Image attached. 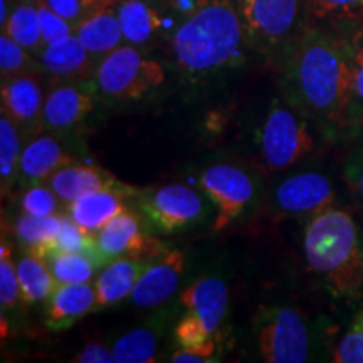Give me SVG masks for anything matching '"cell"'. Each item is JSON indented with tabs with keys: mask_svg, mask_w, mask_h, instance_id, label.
Masks as SVG:
<instances>
[{
	"mask_svg": "<svg viewBox=\"0 0 363 363\" xmlns=\"http://www.w3.org/2000/svg\"><path fill=\"white\" fill-rule=\"evenodd\" d=\"M283 96L326 142L348 136L350 62L335 27L310 22L278 61Z\"/></svg>",
	"mask_w": 363,
	"mask_h": 363,
	"instance_id": "1",
	"label": "cell"
},
{
	"mask_svg": "<svg viewBox=\"0 0 363 363\" xmlns=\"http://www.w3.org/2000/svg\"><path fill=\"white\" fill-rule=\"evenodd\" d=\"M246 48L235 0H195L170 39L174 65L189 81L207 79L239 66Z\"/></svg>",
	"mask_w": 363,
	"mask_h": 363,
	"instance_id": "2",
	"label": "cell"
},
{
	"mask_svg": "<svg viewBox=\"0 0 363 363\" xmlns=\"http://www.w3.org/2000/svg\"><path fill=\"white\" fill-rule=\"evenodd\" d=\"M303 251L310 271L331 296L363 294V246L357 222L345 208L330 207L306 220Z\"/></svg>",
	"mask_w": 363,
	"mask_h": 363,
	"instance_id": "3",
	"label": "cell"
},
{
	"mask_svg": "<svg viewBox=\"0 0 363 363\" xmlns=\"http://www.w3.org/2000/svg\"><path fill=\"white\" fill-rule=\"evenodd\" d=\"M249 48L278 61L310 24L308 0H235Z\"/></svg>",
	"mask_w": 363,
	"mask_h": 363,
	"instance_id": "4",
	"label": "cell"
},
{
	"mask_svg": "<svg viewBox=\"0 0 363 363\" xmlns=\"http://www.w3.org/2000/svg\"><path fill=\"white\" fill-rule=\"evenodd\" d=\"M91 81L99 98L113 103L136 101L165 83V69L135 45L126 44L98 62Z\"/></svg>",
	"mask_w": 363,
	"mask_h": 363,
	"instance_id": "5",
	"label": "cell"
},
{
	"mask_svg": "<svg viewBox=\"0 0 363 363\" xmlns=\"http://www.w3.org/2000/svg\"><path fill=\"white\" fill-rule=\"evenodd\" d=\"M207 195L189 185L169 184L138 190L133 208L142 216L150 233L175 234L202 225L212 216V202Z\"/></svg>",
	"mask_w": 363,
	"mask_h": 363,
	"instance_id": "6",
	"label": "cell"
},
{
	"mask_svg": "<svg viewBox=\"0 0 363 363\" xmlns=\"http://www.w3.org/2000/svg\"><path fill=\"white\" fill-rule=\"evenodd\" d=\"M259 357L267 363H305L311 357V335L301 313L291 306L261 305L252 320Z\"/></svg>",
	"mask_w": 363,
	"mask_h": 363,
	"instance_id": "7",
	"label": "cell"
},
{
	"mask_svg": "<svg viewBox=\"0 0 363 363\" xmlns=\"http://www.w3.org/2000/svg\"><path fill=\"white\" fill-rule=\"evenodd\" d=\"M315 150L311 123L288 101L274 98L261 135V155L269 172H284Z\"/></svg>",
	"mask_w": 363,
	"mask_h": 363,
	"instance_id": "8",
	"label": "cell"
},
{
	"mask_svg": "<svg viewBox=\"0 0 363 363\" xmlns=\"http://www.w3.org/2000/svg\"><path fill=\"white\" fill-rule=\"evenodd\" d=\"M199 187L216 208L214 233H220L239 219L256 195L252 177L230 163H217L203 170L199 177Z\"/></svg>",
	"mask_w": 363,
	"mask_h": 363,
	"instance_id": "9",
	"label": "cell"
},
{
	"mask_svg": "<svg viewBox=\"0 0 363 363\" xmlns=\"http://www.w3.org/2000/svg\"><path fill=\"white\" fill-rule=\"evenodd\" d=\"M337 202L333 182L320 172H299L286 177L271 194V208L279 217H306L320 214Z\"/></svg>",
	"mask_w": 363,
	"mask_h": 363,
	"instance_id": "10",
	"label": "cell"
},
{
	"mask_svg": "<svg viewBox=\"0 0 363 363\" xmlns=\"http://www.w3.org/2000/svg\"><path fill=\"white\" fill-rule=\"evenodd\" d=\"M96 242L106 262L118 257L153 261L169 249L162 239L150 233L135 208L121 212L108 222L98 233Z\"/></svg>",
	"mask_w": 363,
	"mask_h": 363,
	"instance_id": "11",
	"label": "cell"
},
{
	"mask_svg": "<svg viewBox=\"0 0 363 363\" xmlns=\"http://www.w3.org/2000/svg\"><path fill=\"white\" fill-rule=\"evenodd\" d=\"M98 91L93 81L54 86L45 94L43 123L44 131L67 135L78 130L96 110Z\"/></svg>",
	"mask_w": 363,
	"mask_h": 363,
	"instance_id": "12",
	"label": "cell"
},
{
	"mask_svg": "<svg viewBox=\"0 0 363 363\" xmlns=\"http://www.w3.org/2000/svg\"><path fill=\"white\" fill-rule=\"evenodd\" d=\"M43 78V72L38 69L2 81V113H6L17 125L26 142L44 131L45 94Z\"/></svg>",
	"mask_w": 363,
	"mask_h": 363,
	"instance_id": "13",
	"label": "cell"
},
{
	"mask_svg": "<svg viewBox=\"0 0 363 363\" xmlns=\"http://www.w3.org/2000/svg\"><path fill=\"white\" fill-rule=\"evenodd\" d=\"M39 69L51 88L61 84L83 83L93 78L98 59L81 44L76 34L44 45L38 56Z\"/></svg>",
	"mask_w": 363,
	"mask_h": 363,
	"instance_id": "14",
	"label": "cell"
},
{
	"mask_svg": "<svg viewBox=\"0 0 363 363\" xmlns=\"http://www.w3.org/2000/svg\"><path fill=\"white\" fill-rule=\"evenodd\" d=\"M185 269V251L167 249L140 276L130 303L136 308H160L174 298Z\"/></svg>",
	"mask_w": 363,
	"mask_h": 363,
	"instance_id": "15",
	"label": "cell"
},
{
	"mask_svg": "<svg viewBox=\"0 0 363 363\" xmlns=\"http://www.w3.org/2000/svg\"><path fill=\"white\" fill-rule=\"evenodd\" d=\"M78 162L61 143L57 135L44 133L27 140L22 150L17 187L26 190L33 185L48 184V180L62 167Z\"/></svg>",
	"mask_w": 363,
	"mask_h": 363,
	"instance_id": "16",
	"label": "cell"
},
{
	"mask_svg": "<svg viewBox=\"0 0 363 363\" xmlns=\"http://www.w3.org/2000/svg\"><path fill=\"white\" fill-rule=\"evenodd\" d=\"M138 189H110L99 190L74 202L67 203L66 214L78 224L86 234L96 238L99 230L121 212L133 208V199Z\"/></svg>",
	"mask_w": 363,
	"mask_h": 363,
	"instance_id": "17",
	"label": "cell"
},
{
	"mask_svg": "<svg viewBox=\"0 0 363 363\" xmlns=\"http://www.w3.org/2000/svg\"><path fill=\"white\" fill-rule=\"evenodd\" d=\"M179 303L216 335L227 315L229 286L220 276L207 274L195 279L179 296Z\"/></svg>",
	"mask_w": 363,
	"mask_h": 363,
	"instance_id": "18",
	"label": "cell"
},
{
	"mask_svg": "<svg viewBox=\"0 0 363 363\" xmlns=\"http://www.w3.org/2000/svg\"><path fill=\"white\" fill-rule=\"evenodd\" d=\"M48 185L57 194V197L66 206L74 202L76 199L83 197V195L99 192V190L131 189L130 185L118 180L115 175L103 169V167L81 162L62 167L48 180Z\"/></svg>",
	"mask_w": 363,
	"mask_h": 363,
	"instance_id": "19",
	"label": "cell"
},
{
	"mask_svg": "<svg viewBox=\"0 0 363 363\" xmlns=\"http://www.w3.org/2000/svg\"><path fill=\"white\" fill-rule=\"evenodd\" d=\"M96 311L94 284H59L51 298L45 301L44 325L51 331H62Z\"/></svg>",
	"mask_w": 363,
	"mask_h": 363,
	"instance_id": "20",
	"label": "cell"
},
{
	"mask_svg": "<svg viewBox=\"0 0 363 363\" xmlns=\"http://www.w3.org/2000/svg\"><path fill=\"white\" fill-rule=\"evenodd\" d=\"M174 311L160 310L157 315L118 337L111 345L116 363H152L157 360L163 331L169 326Z\"/></svg>",
	"mask_w": 363,
	"mask_h": 363,
	"instance_id": "21",
	"label": "cell"
},
{
	"mask_svg": "<svg viewBox=\"0 0 363 363\" xmlns=\"http://www.w3.org/2000/svg\"><path fill=\"white\" fill-rule=\"evenodd\" d=\"M330 26V24H328ZM331 27L342 34L350 62V104H348V136L363 133V17L342 21Z\"/></svg>",
	"mask_w": 363,
	"mask_h": 363,
	"instance_id": "22",
	"label": "cell"
},
{
	"mask_svg": "<svg viewBox=\"0 0 363 363\" xmlns=\"http://www.w3.org/2000/svg\"><path fill=\"white\" fill-rule=\"evenodd\" d=\"M152 261L133 259V257H118L106 262L98 271L94 279L96 289V311L120 305L131 296L140 276Z\"/></svg>",
	"mask_w": 363,
	"mask_h": 363,
	"instance_id": "23",
	"label": "cell"
},
{
	"mask_svg": "<svg viewBox=\"0 0 363 363\" xmlns=\"http://www.w3.org/2000/svg\"><path fill=\"white\" fill-rule=\"evenodd\" d=\"M74 34L98 61L125 43L115 7H104L93 12L74 27Z\"/></svg>",
	"mask_w": 363,
	"mask_h": 363,
	"instance_id": "24",
	"label": "cell"
},
{
	"mask_svg": "<svg viewBox=\"0 0 363 363\" xmlns=\"http://www.w3.org/2000/svg\"><path fill=\"white\" fill-rule=\"evenodd\" d=\"M115 9L126 44L142 48L162 33L163 17L147 0H121Z\"/></svg>",
	"mask_w": 363,
	"mask_h": 363,
	"instance_id": "25",
	"label": "cell"
},
{
	"mask_svg": "<svg viewBox=\"0 0 363 363\" xmlns=\"http://www.w3.org/2000/svg\"><path fill=\"white\" fill-rule=\"evenodd\" d=\"M16 269L24 306L45 303L59 286L49 266L35 252L24 251L16 259Z\"/></svg>",
	"mask_w": 363,
	"mask_h": 363,
	"instance_id": "26",
	"label": "cell"
},
{
	"mask_svg": "<svg viewBox=\"0 0 363 363\" xmlns=\"http://www.w3.org/2000/svg\"><path fill=\"white\" fill-rule=\"evenodd\" d=\"M26 138L6 113L0 116V189L2 197L12 194L21 170V157Z\"/></svg>",
	"mask_w": 363,
	"mask_h": 363,
	"instance_id": "27",
	"label": "cell"
},
{
	"mask_svg": "<svg viewBox=\"0 0 363 363\" xmlns=\"http://www.w3.org/2000/svg\"><path fill=\"white\" fill-rule=\"evenodd\" d=\"M65 214L54 216H33L21 212L13 222V235L24 247V251L43 254L56 240L59 229H61Z\"/></svg>",
	"mask_w": 363,
	"mask_h": 363,
	"instance_id": "28",
	"label": "cell"
},
{
	"mask_svg": "<svg viewBox=\"0 0 363 363\" xmlns=\"http://www.w3.org/2000/svg\"><path fill=\"white\" fill-rule=\"evenodd\" d=\"M40 257L49 266L57 284L91 283V279L101 269V266L93 257L81 252L54 251L51 249V251L40 254Z\"/></svg>",
	"mask_w": 363,
	"mask_h": 363,
	"instance_id": "29",
	"label": "cell"
},
{
	"mask_svg": "<svg viewBox=\"0 0 363 363\" xmlns=\"http://www.w3.org/2000/svg\"><path fill=\"white\" fill-rule=\"evenodd\" d=\"M2 33H6L9 38L21 44L33 56L34 54L39 56L45 44L43 40V34H40L38 9H35L34 0H24V2H19L12 9Z\"/></svg>",
	"mask_w": 363,
	"mask_h": 363,
	"instance_id": "30",
	"label": "cell"
},
{
	"mask_svg": "<svg viewBox=\"0 0 363 363\" xmlns=\"http://www.w3.org/2000/svg\"><path fill=\"white\" fill-rule=\"evenodd\" d=\"M51 249H54V251L81 252V254H86V256L93 257V259L96 261L101 267L106 264V261H104L103 254L98 247L96 238L86 234L84 230L81 229V227L76 224V222L72 220L67 214H65V217H62V224H61V229H59L56 240H54L52 246L45 249V251H51Z\"/></svg>",
	"mask_w": 363,
	"mask_h": 363,
	"instance_id": "31",
	"label": "cell"
},
{
	"mask_svg": "<svg viewBox=\"0 0 363 363\" xmlns=\"http://www.w3.org/2000/svg\"><path fill=\"white\" fill-rule=\"evenodd\" d=\"M311 22L337 24L363 17V0H308Z\"/></svg>",
	"mask_w": 363,
	"mask_h": 363,
	"instance_id": "32",
	"label": "cell"
},
{
	"mask_svg": "<svg viewBox=\"0 0 363 363\" xmlns=\"http://www.w3.org/2000/svg\"><path fill=\"white\" fill-rule=\"evenodd\" d=\"M38 69L39 62L34 61L33 54L22 48L21 44H17L12 38H9L6 33H2L0 35V74H2V81Z\"/></svg>",
	"mask_w": 363,
	"mask_h": 363,
	"instance_id": "33",
	"label": "cell"
},
{
	"mask_svg": "<svg viewBox=\"0 0 363 363\" xmlns=\"http://www.w3.org/2000/svg\"><path fill=\"white\" fill-rule=\"evenodd\" d=\"M19 207L21 212H26V214L54 216L62 214V211L67 206L57 197V194L48 184H39L22 192Z\"/></svg>",
	"mask_w": 363,
	"mask_h": 363,
	"instance_id": "34",
	"label": "cell"
},
{
	"mask_svg": "<svg viewBox=\"0 0 363 363\" xmlns=\"http://www.w3.org/2000/svg\"><path fill=\"white\" fill-rule=\"evenodd\" d=\"M331 360L337 363H363V308L353 315L348 330L335 347Z\"/></svg>",
	"mask_w": 363,
	"mask_h": 363,
	"instance_id": "35",
	"label": "cell"
},
{
	"mask_svg": "<svg viewBox=\"0 0 363 363\" xmlns=\"http://www.w3.org/2000/svg\"><path fill=\"white\" fill-rule=\"evenodd\" d=\"M0 303H2V311L24 305L19 279H17L16 261H12L11 247L6 246V240L2 242V251H0Z\"/></svg>",
	"mask_w": 363,
	"mask_h": 363,
	"instance_id": "36",
	"label": "cell"
},
{
	"mask_svg": "<svg viewBox=\"0 0 363 363\" xmlns=\"http://www.w3.org/2000/svg\"><path fill=\"white\" fill-rule=\"evenodd\" d=\"M34 4L35 9H38L40 34H43V40L45 45L74 34V26H72L71 22H67L65 17L59 16L57 12H54L52 9L48 6L45 0H34Z\"/></svg>",
	"mask_w": 363,
	"mask_h": 363,
	"instance_id": "37",
	"label": "cell"
},
{
	"mask_svg": "<svg viewBox=\"0 0 363 363\" xmlns=\"http://www.w3.org/2000/svg\"><path fill=\"white\" fill-rule=\"evenodd\" d=\"M174 337L179 348H192L207 343L208 340L216 338V335H212L197 316L187 311L177 321Z\"/></svg>",
	"mask_w": 363,
	"mask_h": 363,
	"instance_id": "38",
	"label": "cell"
},
{
	"mask_svg": "<svg viewBox=\"0 0 363 363\" xmlns=\"http://www.w3.org/2000/svg\"><path fill=\"white\" fill-rule=\"evenodd\" d=\"M45 2L74 27L93 12L104 9L103 0H45Z\"/></svg>",
	"mask_w": 363,
	"mask_h": 363,
	"instance_id": "39",
	"label": "cell"
},
{
	"mask_svg": "<svg viewBox=\"0 0 363 363\" xmlns=\"http://www.w3.org/2000/svg\"><path fill=\"white\" fill-rule=\"evenodd\" d=\"M345 180L363 211V143L358 145L348 158L345 165Z\"/></svg>",
	"mask_w": 363,
	"mask_h": 363,
	"instance_id": "40",
	"label": "cell"
},
{
	"mask_svg": "<svg viewBox=\"0 0 363 363\" xmlns=\"http://www.w3.org/2000/svg\"><path fill=\"white\" fill-rule=\"evenodd\" d=\"M216 352H217V343L216 338L208 340L207 343L199 345V347H192V348H179L172 353L170 362L174 363H207V362H214L216 358Z\"/></svg>",
	"mask_w": 363,
	"mask_h": 363,
	"instance_id": "41",
	"label": "cell"
},
{
	"mask_svg": "<svg viewBox=\"0 0 363 363\" xmlns=\"http://www.w3.org/2000/svg\"><path fill=\"white\" fill-rule=\"evenodd\" d=\"M78 363H116L111 348H106L103 343L91 342L74 357Z\"/></svg>",
	"mask_w": 363,
	"mask_h": 363,
	"instance_id": "42",
	"label": "cell"
},
{
	"mask_svg": "<svg viewBox=\"0 0 363 363\" xmlns=\"http://www.w3.org/2000/svg\"><path fill=\"white\" fill-rule=\"evenodd\" d=\"M11 12H12L11 0H0V26H2V29L4 26L7 24V19L9 16H11Z\"/></svg>",
	"mask_w": 363,
	"mask_h": 363,
	"instance_id": "43",
	"label": "cell"
},
{
	"mask_svg": "<svg viewBox=\"0 0 363 363\" xmlns=\"http://www.w3.org/2000/svg\"><path fill=\"white\" fill-rule=\"evenodd\" d=\"M121 0H103V7H116Z\"/></svg>",
	"mask_w": 363,
	"mask_h": 363,
	"instance_id": "44",
	"label": "cell"
},
{
	"mask_svg": "<svg viewBox=\"0 0 363 363\" xmlns=\"http://www.w3.org/2000/svg\"><path fill=\"white\" fill-rule=\"evenodd\" d=\"M147 2H150V4H157V2H160V0H147Z\"/></svg>",
	"mask_w": 363,
	"mask_h": 363,
	"instance_id": "45",
	"label": "cell"
}]
</instances>
